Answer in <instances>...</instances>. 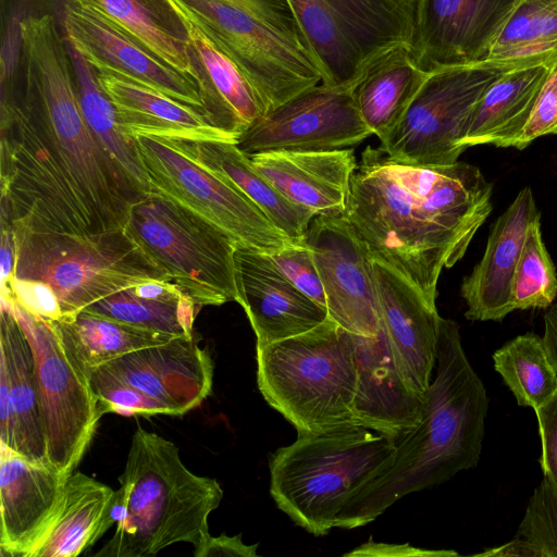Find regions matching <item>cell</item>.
<instances>
[{
	"instance_id": "cell-38",
	"label": "cell",
	"mask_w": 557,
	"mask_h": 557,
	"mask_svg": "<svg viewBox=\"0 0 557 557\" xmlns=\"http://www.w3.org/2000/svg\"><path fill=\"white\" fill-rule=\"evenodd\" d=\"M478 556L557 557V487L543 478L529 499L515 537Z\"/></svg>"
},
{
	"instance_id": "cell-34",
	"label": "cell",
	"mask_w": 557,
	"mask_h": 557,
	"mask_svg": "<svg viewBox=\"0 0 557 557\" xmlns=\"http://www.w3.org/2000/svg\"><path fill=\"white\" fill-rule=\"evenodd\" d=\"M53 321L88 371L126 354L175 338L86 310Z\"/></svg>"
},
{
	"instance_id": "cell-1",
	"label": "cell",
	"mask_w": 557,
	"mask_h": 557,
	"mask_svg": "<svg viewBox=\"0 0 557 557\" xmlns=\"http://www.w3.org/2000/svg\"><path fill=\"white\" fill-rule=\"evenodd\" d=\"M26 100L1 101V196L18 215L52 226L125 228L140 199L89 131L64 34L50 14L18 25Z\"/></svg>"
},
{
	"instance_id": "cell-49",
	"label": "cell",
	"mask_w": 557,
	"mask_h": 557,
	"mask_svg": "<svg viewBox=\"0 0 557 557\" xmlns=\"http://www.w3.org/2000/svg\"><path fill=\"white\" fill-rule=\"evenodd\" d=\"M543 339L548 358L557 371V304L548 307L544 315Z\"/></svg>"
},
{
	"instance_id": "cell-40",
	"label": "cell",
	"mask_w": 557,
	"mask_h": 557,
	"mask_svg": "<svg viewBox=\"0 0 557 557\" xmlns=\"http://www.w3.org/2000/svg\"><path fill=\"white\" fill-rule=\"evenodd\" d=\"M89 375L101 416L107 412L176 416L171 407L96 368L89 371Z\"/></svg>"
},
{
	"instance_id": "cell-6",
	"label": "cell",
	"mask_w": 557,
	"mask_h": 557,
	"mask_svg": "<svg viewBox=\"0 0 557 557\" xmlns=\"http://www.w3.org/2000/svg\"><path fill=\"white\" fill-rule=\"evenodd\" d=\"M256 360L261 395L297 433L354 423L355 334L332 319L306 333L256 347Z\"/></svg>"
},
{
	"instance_id": "cell-13",
	"label": "cell",
	"mask_w": 557,
	"mask_h": 557,
	"mask_svg": "<svg viewBox=\"0 0 557 557\" xmlns=\"http://www.w3.org/2000/svg\"><path fill=\"white\" fill-rule=\"evenodd\" d=\"M154 191L210 222L236 247L273 253L292 240L245 194L202 164L182 140L134 137Z\"/></svg>"
},
{
	"instance_id": "cell-14",
	"label": "cell",
	"mask_w": 557,
	"mask_h": 557,
	"mask_svg": "<svg viewBox=\"0 0 557 557\" xmlns=\"http://www.w3.org/2000/svg\"><path fill=\"white\" fill-rule=\"evenodd\" d=\"M371 135L352 87L320 83L255 121L235 145L247 156L272 150H334L351 148Z\"/></svg>"
},
{
	"instance_id": "cell-27",
	"label": "cell",
	"mask_w": 557,
	"mask_h": 557,
	"mask_svg": "<svg viewBox=\"0 0 557 557\" xmlns=\"http://www.w3.org/2000/svg\"><path fill=\"white\" fill-rule=\"evenodd\" d=\"M66 1L96 9L163 62L194 78L205 98L202 72L191 49L187 21L171 0Z\"/></svg>"
},
{
	"instance_id": "cell-26",
	"label": "cell",
	"mask_w": 557,
	"mask_h": 557,
	"mask_svg": "<svg viewBox=\"0 0 557 557\" xmlns=\"http://www.w3.org/2000/svg\"><path fill=\"white\" fill-rule=\"evenodd\" d=\"M557 59L513 69L496 81L476 104L461 147H515Z\"/></svg>"
},
{
	"instance_id": "cell-8",
	"label": "cell",
	"mask_w": 557,
	"mask_h": 557,
	"mask_svg": "<svg viewBox=\"0 0 557 557\" xmlns=\"http://www.w3.org/2000/svg\"><path fill=\"white\" fill-rule=\"evenodd\" d=\"M128 235L197 306L238 299L232 238L154 191L133 203Z\"/></svg>"
},
{
	"instance_id": "cell-2",
	"label": "cell",
	"mask_w": 557,
	"mask_h": 557,
	"mask_svg": "<svg viewBox=\"0 0 557 557\" xmlns=\"http://www.w3.org/2000/svg\"><path fill=\"white\" fill-rule=\"evenodd\" d=\"M492 184L467 162L418 165L367 147L351 177L344 216L372 259L387 264L433 306L492 211Z\"/></svg>"
},
{
	"instance_id": "cell-42",
	"label": "cell",
	"mask_w": 557,
	"mask_h": 557,
	"mask_svg": "<svg viewBox=\"0 0 557 557\" xmlns=\"http://www.w3.org/2000/svg\"><path fill=\"white\" fill-rule=\"evenodd\" d=\"M1 295L11 296L25 310L42 319H62L57 295L48 284L40 281L12 275L4 285H1Z\"/></svg>"
},
{
	"instance_id": "cell-30",
	"label": "cell",
	"mask_w": 557,
	"mask_h": 557,
	"mask_svg": "<svg viewBox=\"0 0 557 557\" xmlns=\"http://www.w3.org/2000/svg\"><path fill=\"white\" fill-rule=\"evenodd\" d=\"M184 17L202 72L207 116L215 127L237 140L250 124L265 114V108L238 65L196 24Z\"/></svg>"
},
{
	"instance_id": "cell-44",
	"label": "cell",
	"mask_w": 557,
	"mask_h": 557,
	"mask_svg": "<svg viewBox=\"0 0 557 557\" xmlns=\"http://www.w3.org/2000/svg\"><path fill=\"white\" fill-rule=\"evenodd\" d=\"M534 411L542 446L540 465L544 476L557 487V392Z\"/></svg>"
},
{
	"instance_id": "cell-18",
	"label": "cell",
	"mask_w": 557,
	"mask_h": 557,
	"mask_svg": "<svg viewBox=\"0 0 557 557\" xmlns=\"http://www.w3.org/2000/svg\"><path fill=\"white\" fill-rule=\"evenodd\" d=\"M381 327L396 368L421 396L432 382L442 317L420 290L397 271L372 259Z\"/></svg>"
},
{
	"instance_id": "cell-25",
	"label": "cell",
	"mask_w": 557,
	"mask_h": 557,
	"mask_svg": "<svg viewBox=\"0 0 557 557\" xmlns=\"http://www.w3.org/2000/svg\"><path fill=\"white\" fill-rule=\"evenodd\" d=\"M96 74L101 88L115 108L124 132L133 138L152 136L186 141L221 140L236 144L234 136L215 127L205 113L193 107L122 76L97 71Z\"/></svg>"
},
{
	"instance_id": "cell-48",
	"label": "cell",
	"mask_w": 557,
	"mask_h": 557,
	"mask_svg": "<svg viewBox=\"0 0 557 557\" xmlns=\"http://www.w3.org/2000/svg\"><path fill=\"white\" fill-rule=\"evenodd\" d=\"M15 260V240L11 224L1 219V285L13 274Z\"/></svg>"
},
{
	"instance_id": "cell-21",
	"label": "cell",
	"mask_w": 557,
	"mask_h": 557,
	"mask_svg": "<svg viewBox=\"0 0 557 557\" xmlns=\"http://www.w3.org/2000/svg\"><path fill=\"white\" fill-rule=\"evenodd\" d=\"M0 447L1 556L29 557L58 512L70 475Z\"/></svg>"
},
{
	"instance_id": "cell-22",
	"label": "cell",
	"mask_w": 557,
	"mask_h": 557,
	"mask_svg": "<svg viewBox=\"0 0 557 557\" xmlns=\"http://www.w3.org/2000/svg\"><path fill=\"white\" fill-rule=\"evenodd\" d=\"M540 220L531 188H522L494 222L482 259L461 283L468 320L502 321L515 310L511 298L515 270L525 234Z\"/></svg>"
},
{
	"instance_id": "cell-32",
	"label": "cell",
	"mask_w": 557,
	"mask_h": 557,
	"mask_svg": "<svg viewBox=\"0 0 557 557\" xmlns=\"http://www.w3.org/2000/svg\"><path fill=\"white\" fill-rule=\"evenodd\" d=\"M0 355L10 384L14 421L13 451L33 462L47 465L33 350L22 326L3 306L0 313Z\"/></svg>"
},
{
	"instance_id": "cell-41",
	"label": "cell",
	"mask_w": 557,
	"mask_h": 557,
	"mask_svg": "<svg viewBox=\"0 0 557 557\" xmlns=\"http://www.w3.org/2000/svg\"><path fill=\"white\" fill-rule=\"evenodd\" d=\"M270 256L281 272L298 289L326 308L324 288L312 251L306 244L305 238L298 242H290Z\"/></svg>"
},
{
	"instance_id": "cell-35",
	"label": "cell",
	"mask_w": 557,
	"mask_h": 557,
	"mask_svg": "<svg viewBox=\"0 0 557 557\" xmlns=\"http://www.w3.org/2000/svg\"><path fill=\"white\" fill-rule=\"evenodd\" d=\"M494 369L521 407L539 408L557 392V371L543 337L525 333L493 354Z\"/></svg>"
},
{
	"instance_id": "cell-16",
	"label": "cell",
	"mask_w": 557,
	"mask_h": 557,
	"mask_svg": "<svg viewBox=\"0 0 557 557\" xmlns=\"http://www.w3.org/2000/svg\"><path fill=\"white\" fill-rule=\"evenodd\" d=\"M62 28L67 45L97 72L150 87L207 116L201 87L194 78L163 62L96 9L65 0Z\"/></svg>"
},
{
	"instance_id": "cell-4",
	"label": "cell",
	"mask_w": 557,
	"mask_h": 557,
	"mask_svg": "<svg viewBox=\"0 0 557 557\" xmlns=\"http://www.w3.org/2000/svg\"><path fill=\"white\" fill-rule=\"evenodd\" d=\"M119 481L117 527L96 556L148 557L181 542L198 556L223 498L216 480L191 472L173 442L138 426Z\"/></svg>"
},
{
	"instance_id": "cell-5",
	"label": "cell",
	"mask_w": 557,
	"mask_h": 557,
	"mask_svg": "<svg viewBox=\"0 0 557 557\" xmlns=\"http://www.w3.org/2000/svg\"><path fill=\"white\" fill-rule=\"evenodd\" d=\"M395 449L391 438L354 423L297 433L270 455V495L295 524L323 536L336 528L349 495L383 470Z\"/></svg>"
},
{
	"instance_id": "cell-43",
	"label": "cell",
	"mask_w": 557,
	"mask_h": 557,
	"mask_svg": "<svg viewBox=\"0 0 557 557\" xmlns=\"http://www.w3.org/2000/svg\"><path fill=\"white\" fill-rule=\"evenodd\" d=\"M557 134V62L552 67L533 113L515 148L524 149L536 138Z\"/></svg>"
},
{
	"instance_id": "cell-9",
	"label": "cell",
	"mask_w": 557,
	"mask_h": 557,
	"mask_svg": "<svg viewBox=\"0 0 557 557\" xmlns=\"http://www.w3.org/2000/svg\"><path fill=\"white\" fill-rule=\"evenodd\" d=\"M557 59V51L484 60L429 73L409 108L379 147L391 159L418 165L458 161L471 115L485 91L509 71Z\"/></svg>"
},
{
	"instance_id": "cell-46",
	"label": "cell",
	"mask_w": 557,
	"mask_h": 557,
	"mask_svg": "<svg viewBox=\"0 0 557 557\" xmlns=\"http://www.w3.org/2000/svg\"><path fill=\"white\" fill-rule=\"evenodd\" d=\"M344 556H379V557H398V556H419V557H451L458 556L454 550L446 549H422L413 547L409 544H389L374 542L372 539L363 543L354 550L346 553Z\"/></svg>"
},
{
	"instance_id": "cell-19",
	"label": "cell",
	"mask_w": 557,
	"mask_h": 557,
	"mask_svg": "<svg viewBox=\"0 0 557 557\" xmlns=\"http://www.w3.org/2000/svg\"><path fill=\"white\" fill-rule=\"evenodd\" d=\"M238 299L255 332L256 347L306 333L329 318L322 307L298 289L269 253L236 247Z\"/></svg>"
},
{
	"instance_id": "cell-20",
	"label": "cell",
	"mask_w": 557,
	"mask_h": 557,
	"mask_svg": "<svg viewBox=\"0 0 557 557\" xmlns=\"http://www.w3.org/2000/svg\"><path fill=\"white\" fill-rule=\"evenodd\" d=\"M96 369L184 414L211 394L214 367L191 336L126 354Z\"/></svg>"
},
{
	"instance_id": "cell-39",
	"label": "cell",
	"mask_w": 557,
	"mask_h": 557,
	"mask_svg": "<svg viewBox=\"0 0 557 557\" xmlns=\"http://www.w3.org/2000/svg\"><path fill=\"white\" fill-rule=\"evenodd\" d=\"M557 296V274L543 243L541 222L533 223L523 242L511 287L516 309H545Z\"/></svg>"
},
{
	"instance_id": "cell-3",
	"label": "cell",
	"mask_w": 557,
	"mask_h": 557,
	"mask_svg": "<svg viewBox=\"0 0 557 557\" xmlns=\"http://www.w3.org/2000/svg\"><path fill=\"white\" fill-rule=\"evenodd\" d=\"M487 409L486 389L465 354L459 326L442 318L435 376L420 423L395 443L391 462L349 495L336 528L367 525L408 494L476 467Z\"/></svg>"
},
{
	"instance_id": "cell-24",
	"label": "cell",
	"mask_w": 557,
	"mask_h": 557,
	"mask_svg": "<svg viewBox=\"0 0 557 557\" xmlns=\"http://www.w3.org/2000/svg\"><path fill=\"white\" fill-rule=\"evenodd\" d=\"M248 157L288 200L314 215H344L358 164L352 148L272 150Z\"/></svg>"
},
{
	"instance_id": "cell-29",
	"label": "cell",
	"mask_w": 557,
	"mask_h": 557,
	"mask_svg": "<svg viewBox=\"0 0 557 557\" xmlns=\"http://www.w3.org/2000/svg\"><path fill=\"white\" fill-rule=\"evenodd\" d=\"M428 75L406 44L384 51L362 71L352 94L363 122L380 141L400 122Z\"/></svg>"
},
{
	"instance_id": "cell-37",
	"label": "cell",
	"mask_w": 557,
	"mask_h": 557,
	"mask_svg": "<svg viewBox=\"0 0 557 557\" xmlns=\"http://www.w3.org/2000/svg\"><path fill=\"white\" fill-rule=\"evenodd\" d=\"M557 51V0H518L486 60L520 59Z\"/></svg>"
},
{
	"instance_id": "cell-17",
	"label": "cell",
	"mask_w": 557,
	"mask_h": 557,
	"mask_svg": "<svg viewBox=\"0 0 557 557\" xmlns=\"http://www.w3.org/2000/svg\"><path fill=\"white\" fill-rule=\"evenodd\" d=\"M518 0H417L410 46L424 72L469 65L490 49Z\"/></svg>"
},
{
	"instance_id": "cell-7",
	"label": "cell",
	"mask_w": 557,
	"mask_h": 557,
	"mask_svg": "<svg viewBox=\"0 0 557 557\" xmlns=\"http://www.w3.org/2000/svg\"><path fill=\"white\" fill-rule=\"evenodd\" d=\"M12 228V275L48 284L58 297L62 319L128 287L172 282L125 228L85 234Z\"/></svg>"
},
{
	"instance_id": "cell-31",
	"label": "cell",
	"mask_w": 557,
	"mask_h": 557,
	"mask_svg": "<svg viewBox=\"0 0 557 557\" xmlns=\"http://www.w3.org/2000/svg\"><path fill=\"white\" fill-rule=\"evenodd\" d=\"M186 148L202 164L232 183L251 199L292 242L301 240L315 216L312 211L284 197L234 143L186 141Z\"/></svg>"
},
{
	"instance_id": "cell-23",
	"label": "cell",
	"mask_w": 557,
	"mask_h": 557,
	"mask_svg": "<svg viewBox=\"0 0 557 557\" xmlns=\"http://www.w3.org/2000/svg\"><path fill=\"white\" fill-rule=\"evenodd\" d=\"M358 384L354 423L375 431L394 444L421 421L425 396L413 392L399 374L385 334H355Z\"/></svg>"
},
{
	"instance_id": "cell-28",
	"label": "cell",
	"mask_w": 557,
	"mask_h": 557,
	"mask_svg": "<svg viewBox=\"0 0 557 557\" xmlns=\"http://www.w3.org/2000/svg\"><path fill=\"white\" fill-rule=\"evenodd\" d=\"M117 491L82 472L65 481L58 512L29 557H76L113 524Z\"/></svg>"
},
{
	"instance_id": "cell-47",
	"label": "cell",
	"mask_w": 557,
	"mask_h": 557,
	"mask_svg": "<svg viewBox=\"0 0 557 557\" xmlns=\"http://www.w3.org/2000/svg\"><path fill=\"white\" fill-rule=\"evenodd\" d=\"M258 544L246 545L242 540V534L228 536L221 534L220 536H212L208 539L205 547L197 557H215V556H232V557H256Z\"/></svg>"
},
{
	"instance_id": "cell-45",
	"label": "cell",
	"mask_w": 557,
	"mask_h": 557,
	"mask_svg": "<svg viewBox=\"0 0 557 557\" xmlns=\"http://www.w3.org/2000/svg\"><path fill=\"white\" fill-rule=\"evenodd\" d=\"M249 12L285 33L306 41L287 0H221Z\"/></svg>"
},
{
	"instance_id": "cell-12",
	"label": "cell",
	"mask_w": 557,
	"mask_h": 557,
	"mask_svg": "<svg viewBox=\"0 0 557 557\" xmlns=\"http://www.w3.org/2000/svg\"><path fill=\"white\" fill-rule=\"evenodd\" d=\"M243 71L265 114L322 83L307 44L221 0H171Z\"/></svg>"
},
{
	"instance_id": "cell-10",
	"label": "cell",
	"mask_w": 557,
	"mask_h": 557,
	"mask_svg": "<svg viewBox=\"0 0 557 557\" xmlns=\"http://www.w3.org/2000/svg\"><path fill=\"white\" fill-rule=\"evenodd\" d=\"M1 306L12 312L33 350L47 465L71 475L101 418L89 371L53 320L32 314L9 295H1Z\"/></svg>"
},
{
	"instance_id": "cell-33",
	"label": "cell",
	"mask_w": 557,
	"mask_h": 557,
	"mask_svg": "<svg viewBox=\"0 0 557 557\" xmlns=\"http://www.w3.org/2000/svg\"><path fill=\"white\" fill-rule=\"evenodd\" d=\"M69 51L79 107L89 131L115 170L139 198L154 193L134 138L124 132L113 103L97 79L96 71L70 46Z\"/></svg>"
},
{
	"instance_id": "cell-11",
	"label": "cell",
	"mask_w": 557,
	"mask_h": 557,
	"mask_svg": "<svg viewBox=\"0 0 557 557\" xmlns=\"http://www.w3.org/2000/svg\"><path fill=\"white\" fill-rule=\"evenodd\" d=\"M330 87H352L384 51L411 46L417 0H287Z\"/></svg>"
},
{
	"instance_id": "cell-36",
	"label": "cell",
	"mask_w": 557,
	"mask_h": 557,
	"mask_svg": "<svg viewBox=\"0 0 557 557\" xmlns=\"http://www.w3.org/2000/svg\"><path fill=\"white\" fill-rule=\"evenodd\" d=\"M197 306L188 296L178 299L143 297L132 287L94 302L84 310L145 330L175 337L194 336Z\"/></svg>"
},
{
	"instance_id": "cell-15",
	"label": "cell",
	"mask_w": 557,
	"mask_h": 557,
	"mask_svg": "<svg viewBox=\"0 0 557 557\" xmlns=\"http://www.w3.org/2000/svg\"><path fill=\"white\" fill-rule=\"evenodd\" d=\"M324 288L329 318L345 330L375 336L381 320L372 257L344 215H315L305 234Z\"/></svg>"
}]
</instances>
